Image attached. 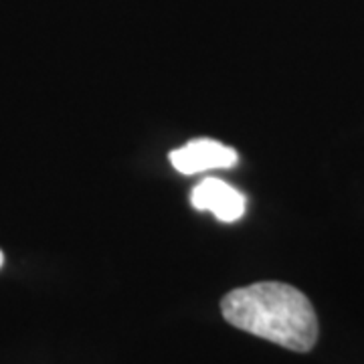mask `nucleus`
<instances>
[{
    "label": "nucleus",
    "instance_id": "3",
    "mask_svg": "<svg viewBox=\"0 0 364 364\" xmlns=\"http://www.w3.org/2000/svg\"><path fill=\"white\" fill-rule=\"evenodd\" d=\"M191 203L198 210H210L219 221L235 223L245 213V196L219 178H205L191 193Z\"/></svg>",
    "mask_w": 364,
    "mask_h": 364
},
{
    "label": "nucleus",
    "instance_id": "4",
    "mask_svg": "<svg viewBox=\"0 0 364 364\" xmlns=\"http://www.w3.org/2000/svg\"><path fill=\"white\" fill-rule=\"evenodd\" d=\"M2 263H4V255H2V251H0V267H2Z\"/></svg>",
    "mask_w": 364,
    "mask_h": 364
},
{
    "label": "nucleus",
    "instance_id": "1",
    "mask_svg": "<svg viewBox=\"0 0 364 364\" xmlns=\"http://www.w3.org/2000/svg\"><path fill=\"white\" fill-rule=\"evenodd\" d=\"M221 312L235 328L289 350H312L318 340L312 301L282 282H259L229 291L221 299Z\"/></svg>",
    "mask_w": 364,
    "mask_h": 364
},
{
    "label": "nucleus",
    "instance_id": "2",
    "mask_svg": "<svg viewBox=\"0 0 364 364\" xmlns=\"http://www.w3.org/2000/svg\"><path fill=\"white\" fill-rule=\"evenodd\" d=\"M168 158L172 166L182 174H198L210 168H231L239 160L231 146L207 138L193 140L178 150H172Z\"/></svg>",
    "mask_w": 364,
    "mask_h": 364
}]
</instances>
